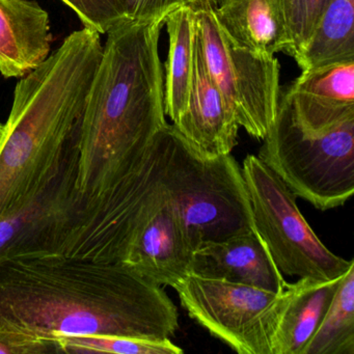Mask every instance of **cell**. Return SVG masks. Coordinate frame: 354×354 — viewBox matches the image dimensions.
I'll return each instance as SVG.
<instances>
[{
	"instance_id": "cell-1",
	"label": "cell",
	"mask_w": 354,
	"mask_h": 354,
	"mask_svg": "<svg viewBox=\"0 0 354 354\" xmlns=\"http://www.w3.org/2000/svg\"><path fill=\"white\" fill-rule=\"evenodd\" d=\"M0 317L55 343L94 333L171 339L179 329L161 286L118 263L59 254L0 261Z\"/></svg>"
},
{
	"instance_id": "cell-25",
	"label": "cell",
	"mask_w": 354,
	"mask_h": 354,
	"mask_svg": "<svg viewBox=\"0 0 354 354\" xmlns=\"http://www.w3.org/2000/svg\"><path fill=\"white\" fill-rule=\"evenodd\" d=\"M329 1L330 0H302V21L299 44H298L297 50L292 57H295L306 46L315 28L318 26L319 20L326 10Z\"/></svg>"
},
{
	"instance_id": "cell-19",
	"label": "cell",
	"mask_w": 354,
	"mask_h": 354,
	"mask_svg": "<svg viewBox=\"0 0 354 354\" xmlns=\"http://www.w3.org/2000/svg\"><path fill=\"white\" fill-rule=\"evenodd\" d=\"M293 59L302 72L354 61V0H330L310 40Z\"/></svg>"
},
{
	"instance_id": "cell-22",
	"label": "cell",
	"mask_w": 354,
	"mask_h": 354,
	"mask_svg": "<svg viewBox=\"0 0 354 354\" xmlns=\"http://www.w3.org/2000/svg\"><path fill=\"white\" fill-rule=\"evenodd\" d=\"M69 6L84 28L106 35L128 20L126 0H62Z\"/></svg>"
},
{
	"instance_id": "cell-9",
	"label": "cell",
	"mask_w": 354,
	"mask_h": 354,
	"mask_svg": "<svg viewBox=\"0 0 354 354\" xmlns=\"http://www.w3.org/2000/svg\"><path fill=\"white\" fill-rule=\"evenodd\" d=\"M174 289L182 308L239 354H266L262 318L279 294L188 273Z\"/></svg>"
},
{
	"instance_id": "cell-24",
	"label": "cell",
	"mask_w": 354,
	"mask_h": 354,
	"mask_svg": "<svg viewBox=\"0 0 354 354\" xmlns=\"http://www.w3.org/2000/svg\"><path fill=\"white\" fill-rule=\"evenodd\" d=\"M187 5L188 0H126L127 17L130 20L167 17L174 10Z\"/></svg>"
},
{
	"instance_id": "cell-16",
	"label": "cell",
	"mask_w": 354,
	"mask_h": 354,
	"mask_svg": "<svg viewBox=\"0 0 354 354\" xmlns=\"http://www.w3.org/2000/svg\"><path fill=\"white\" fill-rule=\"evenodd\" d=\"M49 15L34 0H0V73L24 77L50 55Z\"/></svg>"
},
{
	"instance_id": "cell-5",
	"label": "cell",
	"mask_w": 354,
	"mask_h": 354,
	"mask_svg": "<svg viewBox=\"0 0 354 354\" xmlns=\"http://www.w3.org/2000/svg\"><path fill=\"white\" fill-rule=\"evenodd\" d=\"M163 183L194 250L209 242L256 231L242 167L232 154L205 158L173 125Z\"/></svg>"
},
{
	"instance_id": "cell-15",
	"label": "cell",
	"mask_w": 354,
	"mask_h": 354,
	"mask_svg": "<svg viewBox=\"0 0 354 354\" xmlns=\"http://www.w3.org/2000/svg\"><path fill=\"white\" fill-rule=\"evenodd\" d=\"M189 273L279 294L287 281L256 231L198 246Z\"/></svg>"
},
{
	"instance_id": "cell-11",
	"label": "cell",
	"mask_w": 354,
	"mask_h": 354,
	"mask_svg": "<svg viewBox=\"0 0 354 354\" xmlns=\"http://www.w3.org/2000/svg\"><path fill=\"white\" fill-rule=\"evenodd\" d=\"M343 275L324 279L300 277L286 283L262 318L266 354H302L318 328Z\"/></svg>"
},
{
	"instance_id": "cell-4",
	"label": "cell",
	"mask_w": 354,
	"mask_h": 354,
	"mask_svg": "<svg viewBox=\"0 0 354 354\" xmlns=\"http://www.w3.org/2000/svg\"><path fill=\"white\" fill-rule=\"evenodd\" d=\"M169 127L167 124L156 134L134 169L98 194L78 196L43 254L122 264L162 190Z\"/></svg>"
},
{
	"instance_id": "cell-7",
	"label": "cell",
	"mask_w": 354,
	"mask_h": 354,
	"mask_svg": "<svg viewBox=\"0 0 354 354\" xmlns=\"http://www.w3.org/2000/svg\"><path fill=\"white\" fill-rule=\"evenodd\" d=\"M252 205L254 229L283 274L337 279L354 265L333 254L300 212L296 196L258 156L248 155L241 165Z\"/></svg>"
},
{
	"instance_id": "cell-28",
	"label": "cell",
	"mask_w": 354,
	"mask_h": 354,
	"mask_svg": "<svg viewBox=\"0 0 354 354\" xmlns=\"http://www.w3.org/2000/svg\"><path fill=\"white\" fill-rule=\"evenodd\" d=\"M3 130H5V124L0 123V140L3 138Z\"/></svg>"
},
{
	"instance_id": "cell-2",
	"label": "cell",
	"mask_w": 354,
	"mask_h": 354,
	"mask_svg": "<svg viewBox=\"0 0 354 354\" xmlns=\"http://www.w3.org/2000/svg\"><path fill=\"white\" fill-rule=\"evenodd\" d=\"M102 53L100 34L84 28L18 82L0 140V218L78 162L84 111Z\"/></svg>"
},
{
	"instance_id": "cell-23",
	"label": "cell",
	"mask_w": 354,
	"mask_h": 354,
	"mask_svg": "<svg viewBox=\"0 0 354 354\" xmlns=\"http://www.w3.org/2000/svg\"><path fill=\"white\" fill-rule=\"evenodd\" d=\"M59 353L57 344L0 317V354Z\"/></svg>"
},
{
	"instance_id": "cell-27",
	"label": "cell",
	"mask_w": 354,
	"mask_h": 354,
	"mask_svg": "<svg viewBox=\"0 0 354 354\" xmlns=\"http://www.w3.org/2000/svg\"><path fill=\"white\" fill-rule=\"evenodd\" d=\"M225 1V0H188L187 6L192 8V11H196V10L215 11Z\"/></svg>"
},
{
	"instance_id": "cell-18",
	"label": "cell",
	"mask_w": 354,
	"mask_h": 354,
	"mask_svg": "<svg viewBox=\"0 0 354 354\" xmlns=\"http://www.w3.org/2000/svg\"><path fill=\"white\" fill-rule=\"evenodd\" d=\"M169 53L165 62V115L175 123L187 106L192 78L194 19L192 10L182 6L165 18Z\"/></svg>"
},
{
	"instance_id": "cell-14",
	"label": "cell",
	"mask_w": 354,
	"mask_h": 354,
	"mask_svg": "<svg viewBox=\"0 0 354 354\" xmlns=\"http://www.w3.org/2000/svg\"><path fill=\"white\" fill-rule=\"evenodd\" d=\"M77 173L76 162L40 196L0 218V261L45 252L77 201Z\"/></svg>"
},
{
	"instance_id": "cell-20",
	"label": "cell",
	"mask_w": 354,
	"mask_h": 354,
	"mask_svg": "<svg viewBox=\"0 0 354 354\" xmlns=\"http://www.w3.org/2000/svg\"><path fill=\"white\" fill-rule=\"evenodd\" d=\"M302 354H354V265L342 277Z\"/></svg>"
},
{
	"instance_id": "cell-21",
	"label": "cell",
	"mask_w": 354,
	"mask_h": 354,
	"mask_svg": "<svg viewBox=\"0 0 354 354\" xmlns=\"http://www.w3.org/2000/svg\"><path fill=\"white\" fill-rule=\"evenodd\" d=\"M59 353L182 354L171 339H155L115 335H80L55 339Z\"/></svg>"
},
{
	"instance_id": "cell-8",
	"label": "cell",
	"mask_w": 354,
	"mask_h": 354,
	"mask_svg": "<svg viewBox=\"0 0 354 354\" xmlns=\"http://www.w3.org/2000/svg\"><path fill=\"white\" fill-rule=\"evenodd\" d=\"M207 70L235 113L240 127L263 140L277 117L281 98L279 63L237 46L210 10L192 11Z\"/></svg>"
},
{
	"instance_id": "cell-6",
	"label": "cell",
	"mask_w": 354,
	"mask_h": 354,
	"mask_svg": "<svg viewBox=\"0 0 354 354\" xmlns=\"http://www.w3.org/2000/svg\"><path fill=\"white\" fill-rule=\"evenodd\" d=\"M259 151L296 198L321 211L343 206L354 194V119L308 136L294 123L281 93L277 117Z\"/></svg>"
},
{
	"instance_id": "cell-12",
	"label": "cell",
	"mask_w": 354,
	"mask_h": 354,
	"mask_svg": "<svg viewBox=\"0 0 354 354\" xmlns=\"http://www.w3.org/2000/svg\"><path fill=\"white\" fill-rule=\"evenodd\" d=\"M173 126L205 158L232 154L238 142L239 124L207 70L194 28L189 98L185 111Z\"/></svg>"
},
{
	"instance_id": "cell-10",
	"label": "cell",
	"mask_w": 354,
	"mask_h": 354,
	"mask_svg": "<svg viewBox=\"0 0 354 354\" xmlns=\"http://www.w3.org/2000/svg\"><path fill=\"white\" fill-rule=\"evenodd\" d=\"M192 254L185 223L163 183L122 265L156 285L173 288L189 273Z\"/></svg>"
},
{
	"instance_id": "cell-26",
	"label": "cell",
	"mask_w": 354,
	"mask_h": 354,
	"mask_svg": "<svg viewBox=\"0 0 354 354\" xmlns=\"http://www.w3.org/2000/svg\"><path fill=\"white\" fill-rule=\"evenodd\" d=\"M285 14L286 21L291 37L292 47L290 55L293 57L299 44L302 21V0H279Z\"/></svg>"
},
{
	"instance_id": "cell-3",
	"label": "cell",
	"mask_w": 354,
	"mask_h": 354,
	"mask_svg": "<svg viewBox=\"0 0 354 354\" xmlns=\"http://www.w3.org/2000/svg\"><path fill=\"white\" fill-rule=\"evenodd\" d=\"M165 18L128 19L106 34L82 121L80 198L102 192L131 171L167 125L159 55Z\"/></svg>"
},
{
	"instance_id": "cell-13",
	"label": "cell",
	"mask_w": 354,
	"mask_h": 354,
	"mask_svg": "<svg viewBox=\"0 0 354 354\" xmlns=\"http://www.w3.org/2000/svg\"><path fill=\"white\" fill-rule=\"evenodd\" d=\"M304 133H324L354 119V61L329 64L299 77L281 93Z\"/></svg>"
},
{
	"instance_id": "cell-17",
	"label": "cell",
	"mask_w": 354,
	"mask_h": 354,
	"mask_svg": "<svg viewBox=\"0 0 354 354\" xmlns=\"http://www.w3.org/2000/svg\"><path fill=\"white\" fill-rule=\"evenodd\" d=\"M213 13L237 46L261 57L290 55L291 37L279 0H225Z\"/></svg>"
}]
</instances>
